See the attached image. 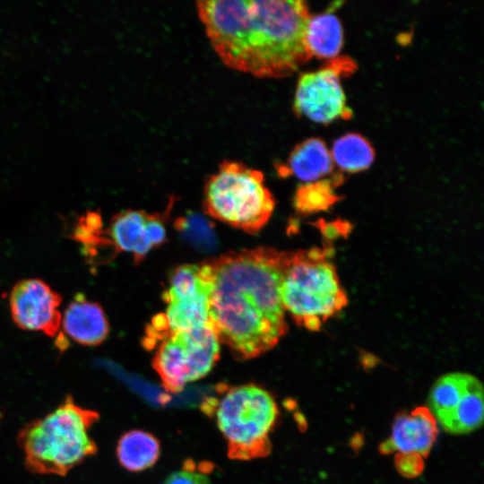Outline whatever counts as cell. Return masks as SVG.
<instances>
[{"instance_id": "1", "label": "cell", "mask_w": 484, "mask_h": 484, "mask_svg": "<svg viewBox=\"0 0 484 484\" xmlns=\"http://www.w3.org/2000/svg\"><path fill=\"white\" fill-rule=\"evenodd\" d=\"M289 252L259 246L231 251L209 263V320L235 358L272 349L288 330L280 288Z\"/></svg>"}, {"instance_id": "2", "label": "cell", "mask_w": 484, "mask_h": 484, "mask_svg": "<svg viewBox=\"0 0 484 484\" xmlns=\"http://www.w3.org/2000/svg\"><path fill=\"white\" fill-rule=\"evenodd\" d=\"M197 12L212 47L231 69L256 77H284L310 57L304 1H198Z\"/></svg>"}, {"instance_id": "3", "label": "cell", "mask_w": 484, "mask_h": 484, "mask_svg": "<svg viewBox=\"0 0 484 484\" xmlns=\"http://www.w3.org/2000/svg\"><path fill=\"white\" fill-rule=\"evenodd\" d=\"M97 411L77 405L71 396L55 411L19 431L18 444L25 465L33 473L63 476L97 451L89 429L99 419Z\"/></svg>"}, {"instance_id": "4", "label": "cell", "mask_w": 484, "mask_h": 484, "mask_svg": "<svg viewBox=\"0 0 484 484\" xmlns=\"http://www.w3.org/2000/svg\"><path fill=\"white\" fill-rule=\"evenodd\" d=\"M327 249L289 252L280 293L285 312L300 326L318 331L348 303Z\"/></svg>"}, {"instance_id": "5", "label": "cell", "mask_w": 484, "mask_h": 484, "mask_svg": "<svg viewBox=\"0 0 484 484\" xmlns=\"http://www.w3.org/2000/svg\"><path fill=\"white\" fill-rule=\"evenodd\" d=\"M212 408L217 427L231 460L249 461L267 456L272 450L271 433L279 408L264 388L246 384L227 388Z\"/></svg>"}, {"instance_id": "6", "label": "cell", "mask_w": 484, "mask_h": 484, "mask_svg": "<svg viewBox=\"0 0 484 484\" xmlns=\"http://www.w3.org/2000/svg\"><path fill=\"white\" fill-rule=\"evenodd\" d=\"M274 206L263 173L241 162L223 161L204 186L206 212L247 233L262 229Z\"/></svg>"}, {"instance_id": "7", "label": "cell", "mask_w": 484, "mask_h": 484, "mask_svg": "<svg viewBox=\"0 0 484 484\" xmlns=\"http://www.w3.org/2000/svg\"><path fill=\"white\" fill-rule=\"evenodd\" d=\"M220 341L211 323L168 334L156 348L152 367L163 388L181 392L192 382L204 377L220 358Z\"/></svg>"}, {"instance_id": "8", "label": "cell", "mask_w": 484, "mask_h": 484, "mask_svg": "<svg viewBox=\"0 0 484 484\" xmlns=\"http://www.w3.org/2000/svg\"><path fill=\"white\" fill-rule=\"evenodd\" d=\"M483 385L473 375L451 372L439 376L428 396V409L443 430L465 435L483 423Z\"/></svg>"}, {"instance_id": "9", "label": "cell", "mask_w": 484, "mask_h": 484, "mask_svg": "<svg viewBox=\"0 0 484 484\" xmlns=\"http://www.w3.org/2000/svg\"><path fill=\"white\" fill-rule=\"evenodd\" d=\"M341 66L330 65L300 75L294 98L298 115L324 124L351 115L340 79Z\"/></svg>"}, {"instance_id": "10", "label": "cell", "mask_w": 484, "mask_h": 484, "mask_svg": "<svg viewBox=\"0 0 484 484\" xmlns=\"http://www.w3.org/2000/svg\"><path fill=\"white\" fill-rule=\"evenodd\" d=\"M61 301L59 293L44 281L22 280L13 287L9 297L13 321L22 330L55 337L61 327Z\"/></svg>"}, {"instance_id": "11", "label": "cell", "mask_w": 484, "mask_h": 484, "mask_svg": "<svg viewBox=\"0 0 484 484\" xmlns=\"http://www.w3.org/2000/svg\"><path fill=\"white\" fill-rule=\"evenodd\" d=\"M438 433V426L427 407L399 414L393 422L391 436L381 445L384 454H410L427 457Z\"/></svg>"}, {"instance_id": "12", "label": "cell", "mask_w": 484, "mask_h": 484, "mask_svg": "<svg viewBox=\"0 0 484 484\" xmlns=\"http://www.w3.org/2000/svg\"><path fill=\"white\" fill-rule=\"evenodd\" d=\"M151 214L140 210H125L112 216L104 230L115 252L132 254L136 264L155 248L150 234Z\"/></svg>"}, {"instance_id": "13", "label": "cell", "mask_w": 484, "mask_h": 484, "mask_svg": "<svg viewBox=\"0 0 484 484\" xmlns=\"http://www.w3.org/2000/svg\"><path fill=\"white\" fill-rule=\"evenodd\" d=\"M61 325L75 342L85 346L101 344L108 336L109 324L102 307L83 295H76L64 311Z\"/></svg>"}, {"instance_id": "14", "label": "cell", "mask_w": 484, "mask_h": 484, "mask_svg": "<svg viewBox=\"0 0 484 484\" xmlns=\"http://www.w3.org/2000/svg\"><path fill=\"white\" fill-rule=\"evenodd\" d=\"M333 168V161L325 143L318 138H310L293 149L287 165L281 167L280 173L312 183L329 174Z\"/></svg>"}, {"instance_id": "15", "label": "cell", "mask_w": 484, "mask_h": 484, "mask_svg": "<svg viewBox=\"0 0 484 484\" xmlns=\"http://www.w3.org/2000/svg\"><path fill=\"white\" fill-rule=\"evenodd\" d=\"M160 454V441L151 433L134 429L123 434L117 445V456L121 466L138 472L153 466Z\"/></svg>"}, {"instance_id": "16", "label": "cell", "mask_w": 484, "mask_h": 484, "mask_svg": "<svg viewBox=\"0 0 484 484\" xmlns=\"http://www.w3.org/2000/svg\"><path fill=\"white\" fill-rule=\"evenodd\" d=\"M342 43V27L336 15L324 13L309 16L305 30V44L310 56L335 57Z\"/></svg>"}, {"instance_id": "17", "label": "cell", "mask_w": 484, "mask_h": 484, "mask_svg": "<svg viewBox=\"0 0 484 484\" xmlns=\"http://www.w3.org/2000/svg\"><path fill=\"white\" fill-rule=\"evenodd\" d=\"M331 156L334 164L346 172H359L372 164L375 153L370 143L358 134L339 137L333 145Z\"/></svg>"}, {"instance_id": "18", "label": "cell", "mask_w": 484, "mask_h": 484, "mask_svg": "<svg viewBox=\"0 0 484 484\" xmlns=\"http://www.w3.org/2000/svg\"><path fill=\"white\" fill-rule=\"evenodd\" d=\"M72 237L82 243L83 254L90 258L96 257L100 248H112L103 229L101 216L95 211H88L79 217Z\"/></svg>"}, {"instance_id": "19", "label": "cell", "mask_w": 484, "mask_h": 484, "mask_svg": "<svg viewBox=\"0 0 484 484\" xmlns=\"http://www.w3.org/2000/svg\"><path fill=\"white\" fill-rule=\"evenodd\" d=\"M333 186L328 180L306 183L299 186L294 196L296 210L307 214L327 209L338 199Z\"/></svg>"}, {"instance_id": "20", "label": "cell", "mask_w": 484, "mask_h": 484, "mask_svg": "<svg viewBox=\"0 0 484 484\" xmlns=\"http://www.w3.org/2000/svg\"><path fill=\"white\" fill-rule=\"evenodd\" d=\"M162 484H213L211 479L203 472L194 470L192 466H184L183 469L171 473Z\"/></svg>"}, {"instance_id": "21", "label": "cell", "mask_w": 484, "mask_h": 484, "mask_svg": "<svg viewBox=\"0 0 484 484\" xmlns=\"http://www.w3.org/2000/svg\"><path fill=\"white\" fill-rule=\"evenodd\" d=\"M398 471L405 477L414 478L423 470V458L417 454H397L395 461Z\"/></svg>"}]
</instances>
